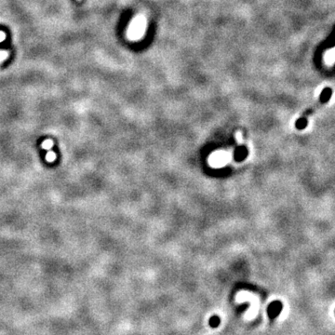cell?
Returning <instances> with one entry per match:
<instances>
[{
	"instance_id": "6da1fadb",
	"label": "cell",
	"mask_w": 335,
	"mask_h": 335,
	"mask_svg": "<svg viewBox=\"0 0 335 335\" xmlns=\"http://www.w3.org/2000/svg\"><path fill=\"white\" fill-rule=\"evenodd\" d=\"M282 308H283V305H282V304L280 303L279 301L273 302L272 304H270L269 307H268V309H267L268 315H269V317L271 318H275L280 314Z\"/></svg>"
},
{
	"instance_id": "7a4b0ae2",
	"label": "cell",
	"mask_w": 335,
	"mask_h": 335,
	"mask_svg": "<svg viewBox=\"0 0 335 335\" xmlns=\"http://www.w3.org/2000/svg\"><path fill=\"white\" fill-rule=\"evenodd\" d=\"M330 96H331V89L329 88H326L321 92L320 97H319V100L322 104H325L330 99Z\"/></svg>"
},
{
	"instance_id": "3957f363",
	"label": "cell",
	"mask_w": 335,
	"mask_h": 335,
	"mask_svg": "<svg viewBox=\"0 0 335 335\" xmlns=\"http://www.w3.org/2000/svg\"><path fill=\"white\" fill-rule=\"evenodd\" d=\"M307 124H308V121H307L306 117H301V118H299V119L296 121V123H295V127H296V128H298V129H304V128H306Z\"/></svg>"
},
{
	"instance_id": "277c9868",
	"label": "cell",
	"mask_w": 335,
	"mask_h": 335,
	"mask_svg": "<svg viewBox=\"0 0 335 335\" xmlns=\"http://www.w3.org/2000/svg\"><path fill=\"white\" fill-rule=\"evenodd\" d=\"M220 322H221L220 317H217V316H213V317H211V319H210V325H211V327H212V328H216V327H218V326H219V324H220Z\"/></svg>"
},
{
	"instance_id": "5b68a950",
	"label": "cell",
	"mask_w": 335,
	"mask_h": 335,
	"mask_svg": "<svg viewBox=\"0 0 335 335\" xmlns=\"http://www.w3.org/2000/svg\"><path fill=\"white\" fill-rule=\"evenodd\" d=\"M55 158H56V156H55V154L53 152H49L47 154V160L48 161L51 162V161L55 160Z\"/></svg>"
},
{
	"instance_id": "8992f818",
	"label": "cell",
	"mask_w": 335,
	"mask_h": 335,
	"mask_svg": "<svg viewBox=\"0 0 335 335\" xmlns=\"http://www.w3.org/2000/svg\"><path fill=\"white\" fill-rule=\"evenodd\" d=\"M52 142L51 141H46V142H44L43 143V144H42V146H43V148L44 149H49V148H51L52 147Z\"/></svg>"
}]
</instances>
